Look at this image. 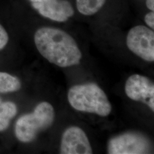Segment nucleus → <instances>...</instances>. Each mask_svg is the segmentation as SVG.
<instances>
[{
  "label": "nucleus",
  "mask_w": 154,
  "mask_h": 154,
  "mask_svg": "<svg viewBox=\"0 0 154 154\" xmlns=\"http://www.w3.org/2000/svg\"><path fill=\"white\" fill-rule=\"evenodd\" d=\"M89 140L82 128L77 126L69 127L61 138L60 153L61 154H91Z\"/></svg>",
  "instance_id": "obj_8"
},
{
  "label": "nucleus",
  "mask_w": 154,
  "mask_h": 154,
  "mask_svg": "<svg viewBox=\"0 0 154 154\" xmlns=\"http://www.w3.org/2000/svg\"><path fill=\"white\" fill-rule=\"evenodd\" d=\"M9 41V36L7 31L0 24V51L3 49Z\"/></svg>",
  "instance_id": "obj_12"
},
{
  "label": "nucleus",
  "mask_w": 154,
  "mask_h": 154,
  "mask_svg": "<svg viewBox=\"0 0 154 154\" xmlns=\"http://www.w3.org/2000/svg\"><path fill=\"white\" fill-rule=\"evenodd\" d=\"M106 0H76V7L82 14L91 16L102 8Z\"/></svg>",
  "instance_id": "obj_10"
},
{
  "label": "nucleus",
  "mask_w": 154,
  "mask_h": 154,
  "mask_svg": "<svg viewBox=\"0 0 154 154\" xmlns=\"http://www.w3.org/2000/svg\"><path fill=\"white\" fill-rule=\"evenodd\" d=\"M54 110L48 102L36 105L32 113L23 115L15 125V135L19 140L29 143L35 139L40 132L52 125L54 120Z\"/></svg>",
  "instance_id": "obj_3"
},
{
  "label": "nucleus",
  "mask_w": 154,
  "mask_h": 154,
  "mask_svg": "<svg viewBox=\"0 0 154 154\" xmlns=\"http://www.w3.org/2000/svg\"><path fill=\"white\" fill-rule=\"evenodd\" d=\"M125 92L128 98L141 101L154 111V85L147 77L134 74L127 79Z\"/></svg>",
  "instance_id": "obj_7"
},
{
  "label": "nucleus",
  "mask_w": 154,
  "mask_h": 154,
  "mask_svg": "<svg viewBox=\"0 0 154 154\" xmlns=\"http://www.w3.org/2000/svg\"><path fill=\"white\" fill-rule=\"evenodd\" d=\"M21 82L17 77L6 72H0V93H9L18 91Z\"/></svg>",
  "instance_id": "obj_11"
},
{
  "label": "nucleus",
  "mask_w": 154,
  "mask_h": 154,
  "mask_svg": "<svg viewBox=\"0 0 154 154\" xmlns=\"http://www.w3.org/2000/svg\"><path fill=\"white\" fill-rule=\"evenodd\" d=\"M17 108L11 101H2L0 98V131L8 128L11 119L16 116Z\"/></svg>",
  "instance_id": "obj_9"
},
{
  "label": "nucleus",
  "mask_w": 154,
  "mask_h": 154,
  "mask_svg": "<svg viewBox=\"0 0 154 154\" xmlns=\"http://www.w3.org/2000/svg\"><path fill=\"white\" fill-rule=\"evenodd\" d=\"M34 9L45 18L58 22H66L74 14L67 0H29Z\"/></svg>",
  "instance_id": "obj_6"
},
{
  "label": "nucleus",
  "mask_w": 154,
  "mask_h": 154,
  "mask_svg": "<svg viewBox=\"0 0 154 154\" xmlns=\"http://www.w3.org/2000/svg\"><path fill=\"white\" fill-rule=\"evenodd\" d=\"M38 52L50 63L60 67H69L80 63L82 54L76 42L64 31L42 27L34 34Z\"/></svg>",
  "instance_id": "obj_1"
},
{
  "label": "nucleus",
  "mask_w": 154,
  "mask_h": 154,
  "mask_svg": "<svg viewBox=\"0 0 154 154\" xmlns=\"http://www.w3.org/2000/svg\"><path fill=\"white\" fill-rule=\"evenodd\" d=\"M144 21H145L146 24L153 30L154 29V13L153 11H151V12L148 13L146 15Z\"/></svg>",
  "instance_id": "obj_13"
},
{
  "label": "nucleus",
  "mask_w": 154,
  "mask_h": 154,
  "mask_svg": "<svg viewBox=\"0 0 154 154\" xmlns=\"http://www.w3.org/2000/svg\"><path fill=\"white\" fill-rule=\"evenodd\" d=\"M150 142L143 135L126 133L109 140L107 151L109 154H141L149 153Z\"/></svg>",
  "instance_id": "obj_5"
},
{
  "label": "nucleus",
  "mask_w": 154,
  "mask_h": 154,
  "mask_svg": "<svg viewBox=\"0 0 154 154\" xmlns=\"http://www.w3.org/2000/svg\"><path fill=\"white\" fill-rule=\"evenodd\" d=\"M68 100L75 110L101 116L109 115L112 109L106 94L94 83L72 86L68 92Z\"/></svg>",
  "instance_id": "obj_2"
},
{
  "label": "nucleus",
  "mask_w": 154,
  "mask_h": 154,
  "mask_svg": "<svg viewBox=\"0 0 154 154\" xmlns=\"http://www.w3.org/2000/svg\"><path fill=\"white\" fill-rule=\"evenodd\" d=\"M126 44L130 51L143 60L154 61V32L151 29L142 25L131 29Z\"/></svg>",
  "instance_id": "obj_4"
},
{
  "label": "nucleus",
  "mask_w": 154,
  "mask_h": 154,
  "mask_svg": "<svg viewBox=\"0 0 154 154\" xmlns=\"http://www.w3.org/2000/svg\"><path fill=\"white\" fill-rule=\"evenodd\" d=\"M146 6L151 11L154 10V0H146Z\"/></svg>",
  "instance_id": "obj_14"
}]
</instances>
